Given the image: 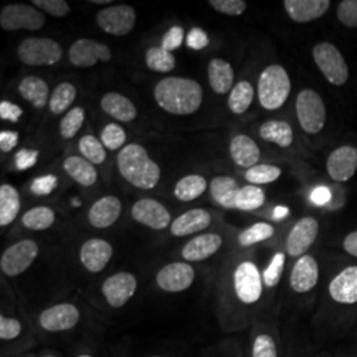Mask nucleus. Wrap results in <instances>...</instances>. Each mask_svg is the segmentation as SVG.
I'll use <instances>...</instances> for the list:
<instances>
[{"mask_svg":"<svg viewBox=\"0 0 357 357\" xmlns=\"http://www.w3.org/2000/svg\"><path fill=\"white\" fill-rule=\"evenodd\" d=\"M255 88L248 81H240L231 91L228 98V106L233 114H243L253 103Z\"/></svg>","mask_w":357,"mask_h":357,"instance_id":"obj_33","label":"nucleus"},{"mask_svg":"<svg viewBox=\"0 0 357 357\" xmlns=\"http://www.w3.org/2000/svg\"><path fill=\"white\" fill-rule=\"evenodd\" d=\"M118 169L131 185L141 190H153L162 176L160 167L137 143H130L118 153Z\"/></svg>","mask_w":357,"mask_h":357,"instance_id":"obj_3","label":"nucleus"},{"mask_svg":"<svg viewBox=\"0 0 357 357\" xmlns=\"http://www.w3.org/2000/svg\"><path fill=\"white\" fill-rule=\"evenodd\" d=\"M211 221L212 218L208 211L203 208H196L176 217L172 221L169 229L175 237H185L206 229L211 225Z\"/></svg>","mask_w":357,"mask_h":357,"instance_id":"obj_24","label":"nucleus"},{"mask_svg":"<svg viewBox=\"0 0 357 357\" xmlns=\"http://www.w3.org/2000/svg\"><path fill=\"white\" fill-rule=\"evenodd\" d=\"M93 4H110L112 0H91Z\"/></svg>","mask_w":357,"mask_h":357,"instance_id":"obj_60","label":"nucleus"},{"mask_svg":"<svg viewBox=\"0 0 357 357\" xmlns=\"http://www.w3.org/2000/svg\"><path fill=\"white\" fill-rule=\"evenodd\" d=\"M151 357H166V356H159V355H158V356H151Z\"/></svg>","mask_w":357,"mask_h":357,"instance_id":"obj_62","label":"nucleus"},{"mask_svg":"<svg viewBox=\"0 0 357 357\" xmlns=\"http://www.w3.org/2000/svg\"><path fill=\"white\" fill-rule=\"evenodd\" d=\"M23 323L17 318L8 317L6 314L0 315V340L3 344L13 343L23 335Z\"/></svg>","mask_w":357,"mask_h":357,"instance_id":"obj_45","label":"nucleus"},{"mask_svg":"<svg viewBox=\"0 0 357 357\" xmlns=\"http://www.w3.org/2000/svg\"><path fill=\"white\" fill-rule=\"evenodd\" d=\"M258 100L264 109L277 110L287 101L291 91L289 73L281 65H270L258 79Z\"/></svg>","mask_w":357,"mask_h":357,"instance_id":"obj_4","label":"nucleus"},{"mask_svg":"<svg viewBox=\"0 0 357 357\" xmlns=\"http://www.w3.org/2000/svg\"><path fill=\"white\" fill-rule=\"evenodd\" d=\"M78 150L91 165H102L106 160V151L102 142L93 135H85L79 139Z\"/></svg>","mask_w":357,"mask_h":357,"instance_id":"obj_41","label":"nucleus"},{"mask_svg":"<svg viewBox=\"0 0 357 357\" xmlns=\"http://www.w3.org/2000/svg\"><path fill=\"white\" fill-rule=\"evenodd\" d=\"M284 264H286V255L283 252H278L273 255L268 268H265L262 273L264 287L273 289L280 283L283 270H284Z\"/></svg>","mask_w":357,"mask_h":357,"instance_id":"obj_44","label":"nucleus"},{"mask_svg":"<svg viewBox=\"0 0 357 357\" xmlns=\"http://www.w3.org/2000/svg\"><path fill=\"white\" fill-rule=\"evenodd\" d=\"M112 60L110 48L91 38H79L69 50V61L77 68H91L98 61Z\"/></svg>","mask_w":357,"mask_h":357,"instance_id":"obj_15","label":"nucleus"},{"mask_svg":"<svg viewBox=\"0 0 357 357\" xmlns=\"http://www.w3.org/2000/svg\"><path fill=\"white\" fill-rule=\"evenodd\" d=\"M122 204L115 196H105L90 206L88 220L90 225L98 229L110 228L121 216Z\"/></svg>","mask_w":357,"mask_h":357,"instance_id":"obj_23","label":"nucleus"},{"mask_svg":"<svg viewBox=\"0 0 357 357\" xmlns=\"http://www.w3.org/2000/svg\"><path fill=\"white\" fill-rule=\"evenodd\" d=\"M57 184H59V178L54 175H44L33 180L31 185V192L36 196H47L56 190Z\"/></svg>","mask_w":357,"mask_h":357,"instance_id":"obj_50","label":"nucleus"},{"mask_svg":"<svg viewBox=\"0 0 357 357\" xmlns=\"http://www.w3.org/2000/svg\"><path fill=\"white\" fill-rule=\"evenodd\" d=\"M19 142V134L16 131H1L0 132V150L3 153H10L16 147Z\"/></svg>","mask_w":357,"mask_h":357,"instance_id":"obj_55","label":"nucleus"},{"mask_svg":"<svg viewBox=\"0 0 357 357\" xmlns=\"http://www.w3.org/2000/svg\"><path fill=\"white\" fill-rule=\"evenodd\" d=\"M183 41H184V29L178 26H172L163 36L162 48H165L168 52L175 51L180 48Z\"/></svg>","mask_w":357,"mask_h":357,"instance_id":"obj_51","label":"nucleus"},{"mask_svg":"<svg viewBox=\"0 0 357 357\" xmlns=\"http://www.w3.org/2000/svg\"><path fill=\"white\" fill-rule=\"evenodd\" d=\"M158 105L169 114L191 115L203 102V88L191 78L167 77L153 89Z\"/></svg>","mask_w":357,"mask_h":357,"instance_id":"obj_1","label":"nucleus"},{"mask_svg":"<svg viewBox=\"0 0 357 357\" xmlns=\"http://www.w3.org/2000/svg\"><path fill=\"white\" fill-rule=\"evenodd\" d=\"M250 357H280L278 343L271 332H255L252 340Z\"/></svg>","mask_w":357,"mask_h":357,"instance_id":"obj_37","label":"nucleus"},{"mask_svg":"<svg viewBox=\"0 0 357 357\" xmlns=\"http://www.w3.org/2000/svg\"><path fill=\"white\" fill-rule=\"evenodd\" d=\"M17 57L29 66H51L61 60L63 48L52 38H29L19 45Z\"/></svg>","mask_w":357,"mask_h":357,"instance_id":"obj_5","label":"nucleus"},{"mask_svg":"<svg viewBox=\"0 0 357 357\" xmlns=\"http://www.w3.org/2000/svg\"><path fill=\"white\" fill-rule=\"evenodd\" d=\"M295 109L301 128L308 134H318L324 128L327 121L326 105L315 90H302L296 97Z\"/></svg>","mask_w":357,"mask_h":357,"instance_id":"obj_6","label":"nucleus"},{"mask_svg":"<svg viewBox=\"0 0 357 357\" xmlns=\"http://www.w3.org/2000/svg\"><path fill=\"white\" fill-rule=\"evenodd\" d=\"M137 22L135 10L128 4L110 6L97 13V24L109 35L126 36Z\"/></svg>","mask_w":357,"mask_h":357,"instance_id":"obj_11","label":"nucleus"},{"mask_svg":"<svg viewBox=\"0 0 357 357\" xmlns=\"http://www.w3.org/2000/svg\"><path fill=\"white\" fill-rule=\"evenodd\" d=\"M101 142L103 146L112 151L119 150L126 142V132L116 123H109L101 132Z\"/></svg>","mask_w":357,"mask_h":357,"instance_id":"obj_46","label":"nucleus"},{"mask_svg":"<svg viewBox=\"0 0 357 357\" xmlns=\"http://www.w3.org/2000/svg\"><path fill=\"white\" fill-rule=\"evenodd\" d=\"M54 212L50 206H35L29 211H26L23 216V225L26 229L45 230L51 228L54 224Z\"/></svg>","mask_w":357,"mask_h":357,"instance_id":"obj_36","label":"nucleus"},{"mask_svg":"<svg viewBox=\"0 0 357 357\" xmlns=\"http://www.w3.org/2000/svg\"><path fill=\"white\" fill-rule=\"evenodd\" d=\"M282 175V169L280 167L273 165H257L246 171L245 178L250 184H268L275 181Z\"/></svg>","mask_w":357,"mask_h":357,"instance_id":"obj_42","label":"nucleus"},{"mask_svg":"<svg viewBox=\"0 0 357 357\" xmlns=\"http://www.w3.org/2000/svg\"><path fill=\"white\" fill-rule=\"evenodd\" d=\"M64 169L70 178L84 187L93 185L98 178L97 169L85 158H79V156L66 158L64 162Z\"/></svg>","mask_w":357,"mask_h":357,"instance_id":"obj_31","label":"nucleus"},{"mask_svg":"<svg viewBox=\"0 0 357 357\" xmlns=\"http://www.w3.org/2000/svg\"><path fill=\"white\" fill-rule=\"evenodd\" d=\"M112 243L102 238H90L79 249V261L89 273H101L113 258Z\"/></svg>","mask_w":357,"mask_h":357,"instance_id":"obj_17","label":"nucleus"},{"mask_svg":"<svg viewBox=\"0 0 357 357\" xmlns=\"http://www.w3.org/2000/svg\"><path fill=\"white\" fill-rule=\"evenodd\" d=\"M138 281L134 274L119 271L110 275L102 284V295L107 305L113 308H122L135 295Z\"/></svg>","mask_w":357,"mask_h":357,"instance_id":"obj_12","label":"nucleus"},{"mask_svg":"<svg viewBox=\"0 0 357 357\" xmlns=\"http://www.w3.org/2000/svg\"><path fill=\"white\" fill-rule=\"evenodd\" d=\"M195 268L188 262H171L156 274V284L166 293H181L195 282Z\"/></svg>","mask_w":357,"mask_h":357,"instance_id":"obj_13","label":"nucleus"},{"mask_svg":"<svg viewBox=\"0 0 357 357\" xmlns=\"http://www.w3.org/2000/svg\"><path fill=\"white\" fill-rule=\"evenodd\" d=\"M85 121V110L82 107H75L65 114L60 123V132L64 139H72L82 128Z\"/></svg>","mask_w":357,"mask_h":357,"instance_id":"obj_43","label":"nucleus"},{"mask_svg":"<svg viewBox=\"0 0 357 357\" xmlns=\"http://www.w3.org/2000/svg\"><path fill=\"white\" fill-rule=\"evenodd\" d=\"M343 248L345 252L352 257L357 258V230L349 233L343 241Z\"/></svg>","mask_w":357,"mask_h":357,"instance_id":"obj_57","label":"nucleus"},{"mask_svg":"<svg viewBox=\"0 0 357 357\" xmlns=\"http://www.w3.org/2000/svg\"><path fill=\"white\" fill-rule=\"evenodd\" d=\"M289 213H290V211H289L287 206L278 205V206H275V209H274V212H273V217H274L275 220H282V218L289 216Z\"/></svg>","mask_w":357,"mask_h":357,"instance_id":"obj_58","label":"nucleus"},{"mask_svg":"<svg viewBox=\"0 0 357 357\" xmlns=\"http://www.w3.org/2000/svg\"><path fill=\"white\" fill-rule=\"evenodd\" d=\"M231 289L238 306L236 331H240L250 324L248 312L261 301L264 294L262 274L253 261H243L236 266L231 275Z\"/></svg>","mask_w":357,"mask_h":357,"instance_id":"obj_2","label":"nucleus"},{"mask_svg":"<svg viewBox=\"0 0 357 357\" xmlns=\"http://www.w3.org/2000/svg\"><path fill=\"white\" fill-rule=\"evenodd\" d=\"M20 96L35 107L41 109L48 102L50 88L48 84L38 76H28L19 84Z\"/></svg>","mask_w":357,"mask_h":357,"instance_id":"obj_29","label":"nucleus"},{"mask_svg":"<svg viewBox=\"0 0 357 357\" xmlns=\"http://www.w3.org/2000/svg\"><path fill=\"white\" fill-rule=\"evenodd\" d=\"M38 357H60L59 355H56L54 352H51V351H47V352H43L41 355Z\"/></svg>","mask_w":357,"mask_h":357,"instance_id":"obj_59","label":"nucleus"},{"mask_svg":"<svg viewBox=\"0 0 357 357\" xmlns=\"http://www.w3.org/2000/svg\"><path fill=\"white\" fill-rule=\"evenodd\" d=\"M146 65L153 72L167 73L175 68L176 60L171 52L162 47H153L146 52Z\"/></svg>","mask_w":357,"mask_h":357,"instance_id":"obj_38","label":"nucleus"},{"mask_svg":"<svg viewBox=\"0 0 357 357\" xmlns=\"http://www.w3.org/2000/svg\"><path fill=\"white\" fill-rule=\"evenodd\" d=\"M45 24V15L26 4L6 6L0 13V26L4 31H38Z\"/></svg>","mask_w":357,"mask_h":357,"instance_id":"obj_10","label":"nucleus"},{"mask_svg":"<svg viewBox=\"0 0 357 357\" xmlns=\"http://www.w3.org/2000/svg\"><path fill=\"white\" fill-rule=\"evenodd\" d=\"M208 44H209V38L202 28H192L190 33L187 35V45L191 50L200 51V50H204L205 47H208Z\"/></svg>","mask_w":357,"mask_h":357,"instance_id":"obj_53","label":"nucleus"},{"mask_svg":"<svg viewBox=\"0 0 357 357\" xmlns=\"http://www.w3.org/2000/svg\"><path fill=\"white\" fill-rule=\"evenodd\" d=\"M81 311L73 303H59L43 310L38 315V327L48 333L72 331L79 324Z\"/></svg>","mask_w":357,"mask_h":357,"instance_id":"obj_9","label":"nucleus"},{"mask_svg":"<svg viewBox=\"0 0 357 357\" xmlns=\"http://www.w3.org/2000/svg\"><path fill=\"white\" fill-rule=\"evenodd\" d=\"M229 151L233 162L237 166L248 168V169L257 166L261 158V151L257 143L250 137L243 134L236 135L231 139Z\"/></svg>","mask_w":357,"mask_h":357,"instance_id":"obj_25","label":"nucleus"},{"mask_svg":"<svg viewBox=\"0 0 357 357\" xmlns=\"http://www.w3.org/2000/svg\"><path fill=\"white\" fill-rule=\"evenodd\" d=\"M328 293L337 303H357V266H349L342 270L330 283Z\"/></svg>","mask_w":357,"mask_h":357,"instance_id":"obj_21","label":"nucleus"},{"mask_svg":"<svg viewBox=\"0 0 357 357\" xmlns=\"http://www.w3.org/2000/svg\"><path fill=\"white\" fill-rule=\"evenodd\" d=\"M76 86L70 82L60 84L52 93L50 109L53 114L59 115L66 112L76 100Z\"/></svg>","mask_w":357,"mask_h":357,"instance_id":"obj_35","label":"nucleus"},{"mask_svg":"<svg viewBox=\"0 0 357 357\" xmlns=\"http://www.w3.org/2000/svg\"><path fill=\"white\" fill-rule=\"evenodd\" d=\"M38 159V151L36 150H20L15 156V166L19 171H26L28 168L36 165Z\"/></svg>","mask_w":357,"mask_h":357,"instance_id":"obj_52","label":"nucleus"},{"mask_svg":"<svg viewBox=\"0 0 357 357\" xmlns=\"http://www.w3.org/2000/svg\"><path fill=\"white\" fill-rule=\"evenodd\" d=\"M23 115V109L10 101L0 102V118L11 122H17Z\"/></svg>","mask_w":357,"mask_h":357,"instance_id":"obj_54","label":"nucleus"},{"mask_svg":"<svg viewBox=\"0 0 357 357\" xmlns=\"http://www.w3.org/2000/svg\"><path fill=\"white\" fill-rule=\"evenodd\" d=\"M331 200V191L328 187L319 185L311 192V202L318 206L326 205Z\"/></svg>","mask_w":357,"mask_h":357,"instance_id":"obj_56","label":"nucleus"},{"mask_svg":"<svg viewBox=\"0 0 357 357\" xmlns=\"http://www.w3.org/2000/svg\"><path fill=\"white\" fill-rule=\"evenodd\" d=\"M206 190V180L200 175H188L180 178L174 188V195L180 202H192Z\"/></svg>","mask_w":357,"mask_h":357,"instance_id":"obj_34","label":"nucleus"},{"mask_svg":"<svg viewBox=\"0 0 357 357\" xmlns=\"http://www.w3.org/2000/svg\"><path fill=\"white\" fill-rule=\"evenodd\" d=\"M20 211L19 192L10 184L0 187V227L13 224Z\"/></svg>","mask_w":357,"mask_h":357,"instance_id":"obj_32","label":"nucleus"},{"mask_svg":"<svg viewBox=\"0 0 357 357\" xmlns=\"http://www.w3.org/2000/svg\"><path fill=\"white\" fill-rule=\"evenodd\" d=\"M32 4L54 17H64L70 13V7L65 0H33Z\"/></svg>","mask_w":357,"mask_h":357,"instance_id":"obj_49","label":"nucleus"},{"mask_svg":"<svg viewBox=\"0 0 357 357\" xmlns=\"http://www.w3.org/2000/svg\"><path fill=\"white\" fill-rule=\"evenodd\" d=\"M312 57L321 75L327 78L330 84L335 86H342L348 81L349 69L345 63L344 56L333 44H317L312 50Z\"/></svg>","mask_w":357,"mask_h":357,"instance_id":"obj_7","label":"nucleus"},{"mask_svg":"<svg viewBox=\"0 0 357 357\" xmlns=\"http://www.w3.org/2000/svg\"><path fill=\"white\" fill-rule=\"evenodd\" d=\"M319 281V265L312 255H302L293 266L290 287L298 294L311 291Z\"/></svg>","mask_w":357,"mask_h":357,"instance_id":"obj_19","label":"nucleus"},{"mask_svg":"<svg viewBox=\"0 0 357 357\" xmlns=\"http://www.w3.org/2000/svg\"><path fill=\"white\" fill-rule=\"evenodd\" d=\"M265 203V192L257 185H245L240 188L236 199V209L255 211Z\"/></svg>","mask_w":357,"mask_h":357,"instance_id":"obj_40","label":"nucleus"},{"mask_svg":"<svg viewBox=\"0 0 357 357\" xmlns=\"http://www.w3.org/2000/svg\"><path fill=\"white\" fill-rule=\"evenodd\" d=\"M222 246V238L216 233H205L190 240L181 249V257L185 262H202L216 255Z\"/></svg>","mask_w":357,"mask_h":357,"instance_id":"obj_20","label":"nucleus"},{"mask_svg":"<svg viewBox=\"0 0 357 357\" xmlns=\"http://www.w3.org/2000/svg\"><path fill=\"white\" fill-rule=\"evenodd\" d=\"M103 112L119 122H131L137 118V107L128 97L119 93H107L101 100Z\"/></svg>","mask_w":357,"mask_h":357,"instance_id":"obj_26","label":"nucleus"},{"mask_svg":"<svg viewBox=\"0 0 357 357\" xmlns=\"http://www.w3.org/2000/svg\"><path fill=\"white\" fill-rule=\"evenodd\" d=\"M337 19L343 26L357 28V0L340 1L337 7Z\"/></svg>","mask_w":357,"mask_h":357,"instance_id":"obj_48","label":"nucleus"},{"mask_svg":"<svg viewBox=\"0 0 357 357\" xmlns=\"http://www.w3.org/2000/svg\"><path fill=\"white\" fill-rule=\"evenodd\" d=\"M209 6L218 13L229 16H240L248 8L246 1L243 0H209Z\"/></svg>","mask_w":357,"mask_h":357,"instance_id":"obj_47","label":"nucleus"},{"mask_svg":"<svg viewBox=\"0 0 357 357\" xmlns=\"http://www.w3.org/2000/svg\"><path fill=\"white\" fill-rule=\"evenodd\" d=\"M76 357H94L91 356L90 354H78Z\"/></svg>","mask_w":357,"mask_h":357,"instance_id":"obj_61","label":"nucleus"},{"mask_svg":"<svg viewBox=\"0 0 357 357\" xmlns=\"http://www.w3.org/2000/svg\"><path fill=\"white\" fill-rule=\"evenodd\" d=\"M284 10L290 19L296 23H310L320 19L328 11V0H284Z\"/></svg>","mask_w":357,"mask_h":357,"instance_id":"obj_22","label":"nucleus"},{"mask_svg":"<svg viewBox=\"0 0 357 357\" xmlns=\"http://www.w3.org/2000/svg\"><path fill=\"white\" fill-rule=\"evenodd\" d=\"M211 195L217 204L225 209H236V199L238 195L237 181L229 176H217L211 181Z\"/></svg>","mask_w":357,"mask_h":357,"instance_id":"obj_28","label":"nucleus"},{"mask_svg":"<svg viewBox=\"0 0 357 357\" xmlns=\"http://www.w3.org/2000/svg\"><path fill=\"white\" fill-rule=\"evenodd\" d=\"M259 137L264 141L274 143L282 149H287L293 144L294 131L287 122L273 119L261 125Z\"/></svg>","mask_w":357,"mask_h":357,"instance_id":"obj_30","label":"nucleus"},{"mask_svg":"<svg viewBox=\"0 0 357 357\" xmlns=\"http://www.w3.org/2000/svg\"><path fill=\"white\" fill-rule=\"evenodd\" d=\"M319 234V222L314 217L301 218L286 240V252L290 257L301 258L317 241Z\"/></svg>","mask_w":357,"mask_h":357,"instance_id":"obj_14","label":"nucleus"},{"mask_svg":"<svg viewBox=\"0 0 357 357\" xmlns=\"http://www.w3.org/2000/svg\"><path fill=\"white\" fill-rule=\"evenodd\" d=\"M38 255V243L33 240H22L4 250L0 258V268L7 277H19L32 266Z\"/></svg>","mask_w":357,"mask_h":357,"instance_id":"obj_8","label":"nucleus"},{"mask_svg":"<svg viewBox=\"0 0 357 357\" xmlns=\"http://www.w3.org/2000/svg\"><path fill=\"white\" fill-rule=\"evenodd\" d=\"M131 216L142 225L153 230L166 229L172 224L168 209L153 199L138 200L131 208Z\"/></svg>","mask_w":357,"mask_h":357,"instance_id":"obj_16","label":"nucleus"},{"mask_svg":"<svg viewBox=\"0 0 357 357\" xmlns=\"http://www.w3.org/2000/svg\"><path fill=\"white\" fill-rule=\"evenodd\" d=\"M274 236V227L268 222H257L246 228L238 234V243L243 248L253 246L255 243H264Z\"/></svg>","mask_w":357,"mask_h":357,"instance_id":"obj_39","label":"nucleus"},{"mask_svg":"<svg viewBox=\"0 0 357 357\" xmlns=\"http://www.w3.org/2000/svg\"><path fill=\"white\" fill-rule=\"evenodd\" d=\"M357 171V149L342 146L333 150L327 159V172L335 181L345 183L354 178Z\"/></svg>","mask_w":357,"mask_h":357,"instance_id":"obj_18","label":"nucleus"},{"mask_svg":"<svg viewBox=\"0 0 357 357\" xmlns=\"http://www.w3.org/2000/svg\"><path fill=\"white\" fill-rule=\"evenodd\" d=\"M209 85L217 94H227L233 89L234 70L231 65L222 59H213L208 65Z\"/></svg>","mask_w":357,"mask_h":357,"instance_id":"obj_27","label":"nucleus"}]
</instances>
